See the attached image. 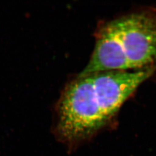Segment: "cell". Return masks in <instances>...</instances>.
I'll return each mask as SVG.
<instances>
[{
    "label": "cell",
    "mask_w": 156,
    "mask_h": 156,
    "mask_svg": "<svg viewBox=\"0 0 156 156\" xmlns=\"http://www.w3.org/2000/svg\"><path fill=\"white\" fill-rule=\"evenodd\" d=\"M154 76L151 70L79 73L66 84L56 103L57 131L69 140L94 133L116 116L142 84Z\"/></svg>",
    "instance_id": "obj_1"
},
{
    "label": "cell",
    "mask_w": 156,
    "mask_h": 156,
    "mask_svg": "<svg viewBox=\"0 0 156 156\" xmlns=\"http://www.w3.org/2000/svg\"><path fill=\"white\" fill-rule=\"evenodd\" d=\"M94 37V48L80 74L104 71L156 73V7L142 6L102 20Z\"/></svg>",
    "instance_id": "obj_2"
}]
</instances>
